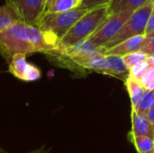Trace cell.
Segmentation results:
<instances>
[{"label": "cell", "mask_w": 154, "mask_h": 153, "mask_svg": "<svg viewBox=\"0 0 154 153\" xmlns=\"http://www.w3.org/2000/svg\"><path fill=\"white\" fill-rule=\"evenodd\" d=\"M59 41L53 32L19 21L0 32V55L8 63L16 53L48 54L59 48Z\"/></svg>", "instance_id": "obj_1"}, {"label": "cell", "mask_w": 154, "mask_h": 153, "mask_svg": "<svg viewBox=\"0 0 154 153\" xmlns=\"http://www.w3.org/2000/svg\"><path fill=\"white\" fill-rule=\"evenodd\" d=\"M108 5L88 10L77 23L60 39L57 50L70 47L77 42L88 38L108 16Z\"/></svg>", "instance_id": "obj_2"}, {"label": "cell", "mask_w": 154, "mask_h": 153, "mask_svg": "<svg viewBox=\"0 0 154 153\" xmlns=\"http://www.w3.org/2000/svg\"><path fill=\"white\" fill-rule=\"evenodd\" d=\"M153 6V4L151 1H148L145 5L136 9L125 22V23L122 26V28L118 31V32L106 44L100 47V53L105 52L108 49L129 38L141 34L144 35L147 21Z\"/></svg>", "instance_id": "obj_3"}, {"label": "cell", "mask_w": 154, "mask_h": 153, "mask_svg": "<svg viewBox=\"0 0 154 153\" xmlns=\"http://www.w3.org/2000/svg\"><path fill=\"white\" fill-rule=\"evenodd\" d=\"M88 11L76 6L64 12H44L38 22L37 27L42 31L51 32L60 39Z\"/></svg>", "instance_id": "obj_4"}, {"label": "cell", "mask_w": 154, "mask_h": 153, "mask_svg": "<svg viewBox=\"0 0 154 153\" xmlns=\"http://www.w3.org/2000/svg\"><path fill=\"white\" fill-rule=\"evenodd\" d=\"M133 13V11H123L108 14L99 27L87 39L97 47L104 46L118 32Z\"/></svg>", "instance_id": "obj_5"}, {"label": "cell", "mask_w": 154, "mask_h": 153, "mask_svg": "<svg viewBox=\"0 0 154 153\" xmlns=\"http://www.w3.org/2000/svg\"><path fill=\"white\" fill-rule=\"evenodd\" d=\"M5 4L16 11L21 21L36 27L45 12V0H5Z\"/></svg>", "instance_id": "obj_6"}, {"label": "cell", "mask_w": 154, "mask_h": 153, "mask_svg": "<svg viewBox=\"0 0 154 153\" xmlns=\"http://www.w3.org/2000/svg\"><path fill=\"white\" fill-rule=\"evenodd\" d=\"M8 70L16 78L31 82L41 78V69L35 65L26 61V54L16 53L8 62Z\"/></svg>", "instance_id": "obj_7"}, {"label": "cell", "mask_w": 154, "mask_h": 153, "mask_svg": "<svg viewBox=\"0 0 154 153\" xmlns=\"http://www.w3.org/2000/svg\"><path fill=\"white\" fill-rule=\"evenodd\" d=\"M144 39H145V36L143 34L129 38L125 41H121L117 45L108 49L102 54H104V55H117V56L123 57L131 52L140 50Z\"/></svg>", "instance_id": "obj_8"}, {"label": "cell", "mask_w": 154, "mask_h": 153, "mask_svg": "<svg viewBox=\"0 0 154 153\" xmlns=\"http://www.w3.org/2000/svg\"><path fill=\"white\" fill-rule=\"evenodd\" d=\"M132 129L129 134L147 135L154 139V129L145 115L138 114L135 110L131 111Z\"/></svg>", "instance_id": "obj_9"}, {"label": "cell", "mask_w": 154, "mask_h": 153, "mask_svg": "<svg viewBox=\"0 0 154 153\" xmlns=\"http://www.w3.org/2000/svg\"><path fill=\"white\" fill-rule=\"evenodd\" d=\"M109 63L107 76L114 77L125 82L129 77V69L125 65L123 58L117 55H106Z\"/></svg>", "instance_id": "obj_10"}, {"label": "cell", "mask_w": 154, "mask_h": 153, "mask_svg": "<svg viewBox=\"0 0 154 153\" xmlns=\"http://www.w3.org/2000/svg\"><path fill=\"white\" fill-rule=\"evenodd\" d=\"M150 0H112L108 4V13L116 14L123 11L134 12Z\"/></svg>", "instance_id": "obj_11"}, {"label": "cell", "mask_w": 154, "mask_h": 153, "mask_svg": "<svg viewBox=\"0 0 154 153\" xmlns=\"http://www.w3.org/2000/svg\"><path fill=\"white\" fill-rule=\"evenodd\" d=\"M126 89L128 91L130 100H131V106L132 109H134L136 106L138 105L142 96L143 95L145 89L143 86L140 83L139 80L128 77V78L125 82Z\"/></svg>", "instance_id": "obj_12"}, {"label": "cell", "mask_w": 154, "mask_h": 153, "mask_svg": "<svg viewBox=\"0 0 154 153\" xmlns=\"http://www.w3.org/2000/svg\"><path fill=\"white\" fill-rule=\"evenodd\" d=\"M19 21L21 18L14 9L6 4L0 6V32Z\"/></svg>", "instance_id": "obj_13"}, {"label": "cell", "mask_w": 154, "mask_h": 153, "mask_svg": "<svg viewBox=\"0 0 154 153\" xmlns=\"http://www.w3.org/2000/svg\"><path fill=\"white\" fill-rule=\"evenodd\" d=\"M128 139L136 149L137 153H151L154 150V139L147 135L128 134Z\"/></svg>", "instance_id": "obj_14"}, {"label": "cell", "mask_w": 154, "mask_h": 153, "mask_svg": "<svg viewBox=\"0 0 154 153\" xmlns=\"http://www.w3.org/2000/svg\"><path fill=\"white\" fill-rule=\"evenodd\" d=\"M76 6V0H45V12L47 13L64 12Z\"/></svg>", "instance_id": "obj_15"}, {"label": "cell", "mask_w": 154, "mask_h": 153, "mask_svg": "<svg viewBox=\"0 0 154 153\" xmlns=\"http://www.w3.org/2000/svg\"><path fill=\"white\" fill-rule=\"evenodd\" d=\"M152 106H154V90H145L138 105L134 110L138 114L146 115Z\"/></svg>", "instance_id": "obj_16"}, {"label": "cell", "mask_w": 154, "mask_h": 153, "mask_svg": "<svg viewBox=\"0 0 154 153\" xmlns=\"http://www.w3.org/2000/svg\"><path fill=\"white\" fill-rule=\"evenodd\" d=\"M148 57H149V55L147 53H145L144 51L137 50V51H134L129 54H126V55L123 56L122 58H123L125 65L127 66V68L130 69L133 66L136 65L137 63L146 60L148 59Z\"/></svg>", "instance_id": "obj_17"}, {"label": "cell", "mask_w": 154, "mask_h": 153, "mask_svg": "<svg viewBox=\"0 0 154 153\" xmlns=\"http://www.w3.org/2000/svg\"><path fill=\"white\" fill-rule=\"evenodd\" d=\"M150 64L149 62L146 60L144 61H142V62H139L137 63L136 65L133 66L130 69H129V77L130 78H135L137 80L140 79V78L146 72V70L150 68Z\"/></svg>", "instance_id": "obj_18"}, {"label": "cell", "mask_w": 154, "mask_h": 153, "mask_svg": "<svg viewBox=\"0 0 154 153\" xmlns=\"http://www.w3.org/2000/svg\"><path fill=\"white\" fill-rule=\"evenodd\" d=\"M139 81L145 90H154V67H150Z\"/></svg>", "instance_id": "obj_19"}, {"label": "cell", "mask_w": 154, "mask_h": 153, "mask_svg": "<svg viewBox=\"0 0 154 153\" xmlns=\"http://www.w3.org/2000/svg\"><path fill=\"white\" fill-rule=\"evenodd\" d=\"M112 0H82L77 7L90 10L96 7H99L102 5H108Z\"/></svg>", "instance_id": "obj_20"}, {"label": "cell", "mask_w": 154, "mask_h": 153, "mask_svg": "<svg viewBox=\"0 0 154 153\" xmlns=\"http://www.w3.org/2000/svg\"><path fill=\"white\" fill-rule=\"evenodd\" d=\"M140 50L144 51L148 55L154 54V36L144 39Z\"/></svg>", "instance_id": "obj_21"}, {"label": "cell", "mask_w": 154, "mask_h": 153, "mask_svg": "<svg viewBox=\"0 0 154 153\" xmlns=\"http://www.w3.org/2000/svg\"><path fill=\"white\" fill-rule=\"evenodd\" d=\"M144 36H145V38H150V37L154 36V6L152 12H151L149 19L147 21L145 32H144Z\"/></svg>", "instance_id": "obj_22"}, {"label": "cell", "mask_w": 154, "mask_h": 153, "mask_svg": "<svg viewBox=\"0 0 154 153\" xmlns=\"http://www.w3.org/2000/svg\"><path fill=\"white\" fill-rule=\"evenodd\" d=\"M0 153H9V152H8V151H6L5 150H4V149L1 147V145H0ZM24 153H50V149L46 148V147L43 145V146H42V147L38 148V149H34V150H32V151H28V152H24Z\"/></svg>", "instance_id": "obj_23"}, {"label": "cell", "mask_w": 154, "mask_h": 153, "mask_svg": "<svg viewBox=\"0 0 154 153\" xmlns=\"http://www.w3.org/2000/svg\"><path fill=\"white\" fill-rule=\"evenodd\" d=\"M145 115L147 116L148 120L150 121V123L152 124V127H153L154 129V106H152V107L146 113Z\"/></svg>", "instance_id": "obj_24"}, {"label": "cell", "mask_w": 154, "mask_h": 153, "mask_svg": "<svg viewBox=\"0 0 154 153\" xmlns=\"http://www.w3.org/2000/svg\"><path fill=\"white\" fill-rule=\"evenodd\" d=\"M147 61L149 62V64H150L151 67H154V54L149 55V57L147 59Z\"/></svg>", "instance_id": "obj_25"}, {"label": "cell", "mask_w": 154, "mask_h": 153, "mask_svg": "<svg viewBox=\"0 0 154 153\" xmlns=\"http://www.w3.org/2000/svg\"><path fill=\"white\" fill-rule=\"evenodd\" d=\"M81 1H82V0H76V3H77V5H79V3H80Z\"/></svg>", "instance_id": "obj_26"}, {"label": "cell", "mask_w": 154, "mask_h": 153, "mask_svg": "<svg viewBox=\"0 0 154 153\" xmlns=\"http://www.w3.org/2000/svg\"><path fill=\"white\" fill-rule=\"evenodd\" d=\"M150 1H151V2H152V4H153V5H154V0H150Z\"/></svg>", "instance_id": "obj_27"}, {"label": "cell", "mask_w": 154, "mask_h": 153, "mask_svg": "<svg viewBox=\"0 0 154 153\" xmlns=\"http://www.w3.org/2000/svg\"><path fill=\"white\" fill-rule=\"evenodd\" d=\"M151 153H154V150H153V151H152V152H151Z\"/></svg>", "instance_id": "obj_28"}]
</instances>
